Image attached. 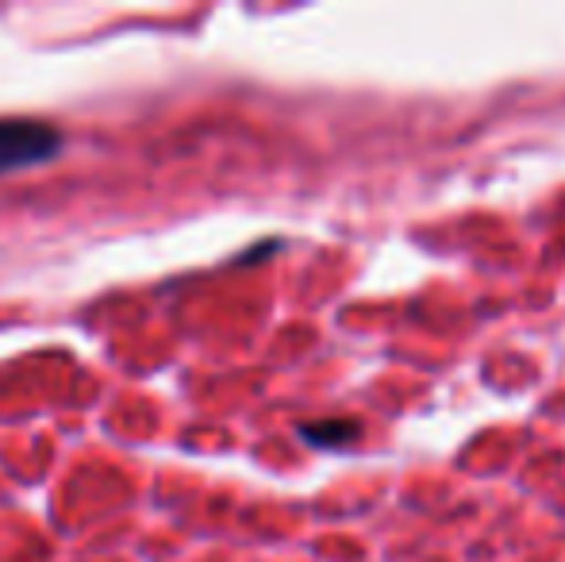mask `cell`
I'll list each match as a JSON object with an SVG mask.
<instances>
[{
  "instance_id": "obj_1",
  "label": "cell",
  "mask_w": 565,
  "mask_h": 562,
  "mask_svg": "<svg viewBox=\"0 0 565 562\" xmlns=\"http://www.w3.org/2000/svg\"><path fill=\"white\" fill-rule=\"evenodd\" d=\"M62 150V131L31 116H0V178L51 162Z\"/></svg>"
},
{
  "instance_id": "obj_2",
  "label": "cell",
  "mask_w": 565,
  "mask_h": 562,
  "mask_svg": "<svg viewBox=\"0 0 565 562\" xmlns=\"http://www.w3.org/2000/svg\"><path fill=\"white\" fill-rule=\"evenodd\" d=\"M300 435L312 447H347V443H354L362 435V424L354 416H328V421H305Z\"/></svg>"
}]
</instances>
